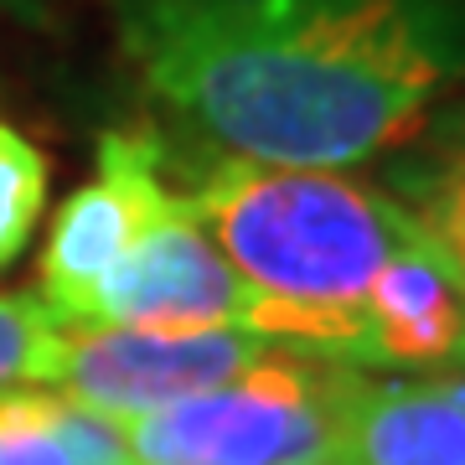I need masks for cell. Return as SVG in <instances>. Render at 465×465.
<instances>
[{"instance_id": "ba28073f", "label": "cell", "mask_w": 465, "mask_h": 465, "mask_svg": "<svg viewBox=\"0 0 465 465\" xmlns=\"http://www.w3.org/2000/svg\"><path fill=\"white\" fill-rule=\"evenodd\" d=\"M331 465H465V403L445 378L357 382Z\"/></svg>"}, {"instance_id": "6da1fadb", "label": "cell", "mask_w": 465, "mask_h": 465, "mask_svg": "<svg viewBox=\"0 0 465 465\" xmlns=\"http://www.w3.org/2000/svg\"><path fill=\"white\" fill-rule=\"evenodd\" d=\"M134 78L213 155L347 171L465 78V0H109Z\"/></svg>"}, {"instance_id": "7c38bea8", "label": "cell", "mask_w": 465, "mask_h": 465, "mask_svg": "<svg viewBox=\"0 0 465 465\" xmlns=\"http://www.w3.org/2000/svg\"><path fill=\"white\" fill-rule=\"evenodd\" d=\"M419 228L465 280V155H440V166L419 182Z\"/></svg>"}, {"instance_id": "8fae6325", "label": "cell", "mask_w": 465, "mask_h": 465, "mask_svg": "<svg viewBox=\"0 0 465 465\" xmlns=\"http://www.w3.org/2000/svg\"><path fill=\"white\" fill-rule=\"evenodd\" d=\"M0 465H78L57 434V393H0Z\"/></svg>"}, {"instance_id": "30bf717a", "label": "cell", "mask_w": 465, "mask_h": 465, "mask_svg": "<svg viewBox=\"0 0 465 465\" xmlns=\"http://www.w3.org/2000/svg\"><path fill=\"white\" fill-rule=\"evenodd\" d=\"M42 207H47V161L26 134L0 119V269L32 243Z\"/></svg>"}, {"instance_id": "5bb4252c", "label": "cell", "mask_w": 465, "mask_h": 465, "mask_svg": "<svg viewBox=\"0 0 465 465\" xmlns=\"http://www.w3.org/2000/svg\"><path fill=\"white\" fill-rule=\"evenodd\" d=\"M445 382L455 388V393H460V403H465V372H445Z\"/></svg>"}, {"instance_id": "7a4b0ae2", "label": "cell", "mask_w": 465, "mask_h": 465, "mask_svg": "<svg viewBox=\"0 0 465 465\" xmlns=\"http://www.w3.org/2000/svg\"><path fill=\"white\" fill-rule=\"evenodd\" d=\"M217 253L243 280V331L367 362L362 295L419 238V217L347 171L264 166L213 155L182 186Z\"/></svg>"}, {"instance_id": "9c48e42d", "label": "cell", "mask_w": 465, "mask_h": 465, "mask_svg": "<svg viewBox=\"0 0 465 465\" xmlns=\"http://www.w3.org/2000/svg\"><path fill=\"white\" fill-rule=\"evenodd\" d=\"M67 331L73 326L42 295H0V388L63 378Z\"/></svg>"}, {"instance_id": "9a60e30c", "label": "cell", "mask_w": 465, "mask_h": 465, "mask_svg": "<svg viewBox=\"0 0 465 465\" xmlns=\"http://www.w3.org/2000/svg\"><path fill=\"white\" fill-rule=\"evenodd\" d=\"M460 284H465V280H460Z\"/></svg>"}, {"instance_id": "3957f363", "label": "cell", "mask_w": 465, "mask_h": 465, "mask_svg": "<svg viewBox=\"0 0 465 465\" xmlns=\"http://www.w3.org/2000/svg\"><path fill=\"white\" fill-rule=\"evenodd\" d=\"M357 382L351 362L269 351L213 393L119 424L134 465H331Z\"/></svg>"}, {"instance_id": "5b68a950", "label": "cell", "mask_w": 465, "mask_h": 465, "mask_svg": "<svg viewBox=\"0 0 465 465\" xmlns=\"http://www.w3.org/2000/svg\"><path fill=\"white\" fill-rule=\"evenodd\" d=\"M269 357L264 336L243 326L217 331H134V326H73L63 351V393L94 414L140 419L182 399L213 393Z\"/></svg>"}, {"instance_id": "8992f818", "label": "cell", "mask_w": 465, "mask_h": 465, "mask_svg": "<svg viewBox=\"0 0 465 465\" xmlns=\"http://www.w3.org/2000/svg\"><path fill=\"white\" fill-rule=\"evenodd\" d=\"M243 280L217 253L182 186L150 217L130 253L119 259L88 300L84 326H134V331H217L243 321Z\"/></svg>"}, {"instance_id": "4fadbf2b", "label": "cell", "mask_w": 465, "mask_h": 465, "mask_svg": "<svg viewBox=\"0 0 465 465\" xmlns=\"http://www.w3.org/2000/svg\"><path fill=\"white\" fill-rule=\"evenodd\" d=\"M424 130L434 134V150H440V155H465V99L445 104Z\"/></svg>"}, {"instance_id": "277c9868", "label": "cell", "mask_w": 465, "mask_h": 465, "mask_svg": "<svg viewBox=\"0 0 465 465\" xmlns=\"http://www.w3.org/2000/svg\"><path fill=\"white\" fill-rule=\"evenodd\" d=\"M166 171L171 145L155 130H114L99 140V171L57 207L47 253L36 269L42 300L57 311V321L84 326L88 300L104 284V274L130 253L150 217L176 197Z\"/></svg>"}, {"instance_id": "52a82bcc", "label": "cell", "mask_w": 465, "mask_h": 465, "mask_svg": "<svg viewBox=\"0 0 465 465\" xmlns=\"http://www.w3.org/2000/svg\"><path fill=\"white\" fill-rule=\"evenodd\" d=\"M372 367H465V284L419 228L362 295Z\"/></svg>"}]
</instances>
